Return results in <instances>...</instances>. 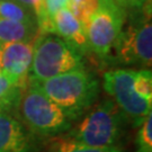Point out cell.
<instances>
[{
	"mask_svg": "<svg viewBox=\"0 0 152 152\" xmlns=\"http://www.w3.org/2000/svg\"><path fill=\"white\" fill-rule=\"evenodd\" d=\"M54 102L71 121L80 117L96 102L99 94L97 79L83 68L69 71L43 81L31 80Z\"/></svg>",
	"mask_w": 152,
	"mask_h": 152,
	"instance_id": "1",
	"label": "cell"
},
{
	"mask_svg": "<svg viewBox=\"0 0 152 152\" xmlns=\"http://www.w3.org/2000/svg\"><path fill=\"white\" fill-rule=\"evenodd\" d=\"M17 105L23 122L38 135H58L70 129L69 116L33 82L24 88Z\"/></svg>",
	"mask_w": 152,
	"mask_h": 152,
	"instance_id": "2",
	"label": "cell"
},
{
	"mask_svg": "<svg viewBox=\"0 0 152 152\" xmlns=\"http://www.w3.org/2000/svg\"><path fill=\"white\" fill-rule=\"evenodd\" d=\"M122 118L125 116L117 105L112 99H107L85 115L66 136L89 147L117 148Z\"/></svg>",
	"mask_w": 152,
	"mask_h": 152,
	"instance_id": "3",
	"label": "cell"
},
{
	"mask_svg": "<svg viewBox=\"0 0 152 152\" xmlns=\"http://www.w3.org/2000/svg\"><path fill=\"white\" fill-rule=\"evenodd\" d=\"M80 68V53L59 36L45 34L35 41L31 80L43 81Z\"/></svg>",
	"mask_w": 152,
	"mask_h": 152,
	"instance_id": "4",
	"label": "cell"
},
{
	"mask_svg": "<svg viewBox=\"0 0 152 152\" xmlns=\"http://www.w3.org/2000/svg\"><path fill=\"white\" fill-rule=\"evenodd\" d=\"M136 71L131 69H116L104 75V89L113 98L126 120L135 126L152 113V102L141 98L133 89Z\"/></svg>",
	"mask_w": 152,
	"mask_h": 152,
	"instance_id": "5",
	"label": "cell"
},
{
	"mask_svg": "<svg viewBox=\"0 0 152 152\" xmlns=\"http://www.w3.org/2000/svg\"><path fill=\"white\" fill-rule=\"evenodd\" d=\"M123 11L113 4H100L85 26L88 48L99 56H106L114 48L122 32Z\"/></svg>",
	"mask_w": 152,
	"mask_h": 152,
	"instance_id": "6",
	"label": "cell"
},
{
	"mask_svg": "<svg viewBox=\"0 0 152 152\" xmlns=\"http://www.w3.org/2000/svg\"><path fill=\"white\" fill-rule=\"evenodd\" d=\"M116 58L125 64L151 68L152 64V25L151 18L132 24L122 31L114 48Z\"/></svg>",
	"mask_w": 152,
	"mask_h": 152,
	"instance_id": "7",
	"label": "cell"
},
{
	"mask_svg": "<svg viewBox=\"0 0 152 152\" xmlns=\"http://www.w3.org/2000/svg\"><path fill=\"white\" fill-rule=\"evenodd\" d=\"M33 53V42L0 44V68L2 73L17 83L27 86L29 82Z\"/></svg>",
	"mask_w": 152,
	"mask_h": 152,
	"instance_id": "8",
	"label": "cell"
},
{
	"mask_svg": "<svg viewBox=\"0 0 152 152\" xmlns=\"http://www.w3.org/2000/svg\"><path fill=\"white\" fill-rule=\"evenodd\" d=\"M53 34L62 38L78 52L88 50V41L85 26L79 22L69 8L62 9L52 17Z\"/></svg>",
	"mask_w": 152,
	"mask_h": 152,
	"instance_id": "9",
	"label": "cell"
},
{
	"mask_svg": "<svg viewBox=\"0 0 152 152\" xmlns=\"http://www.w3.org/2000/svg\"><path fill=\"white\" fill-rule=\"evenodd\" d=\"M0 152H29L26 132L7 112L0 113Z\"/></svg>",
	"mask_w": 152,
	"mask_h": 152,
	"instance_id": "10",
	"label": "cell"
},
{
	"mask_svg": "<svg viewBox=\"0 0 152 152\" xmlns=\"http://www.w3.org/2000/svg\"><path fill=\"white\" fill-rule=\"evenodd\" d=\"M37 24L15 22L0 17V44L32 42L37 34Z\"/></svg>",
	"mask_w": 152,
	"mask_h": 152,
	"instance_id": "11",
	"label": "cell"
},
{
	"mask_svg": "<svg viewBox=\"0 0 152 152\" xmlns=\"http://www.w3.org/2000/svg\"><path fill=\"white\" fill-rule=\"evenodd\" d=\"M16 81L1 72L0 75V108L4 112L18 104L24 88Z\"/></svg>",
	"mask_w": 152,
	"mask_h": 152,
	"instance_id": "12",
	"label": "cell"
},
{
	"mask_svg": "<svg viewBox=\"0 0 152 152\" xmlns=\"http://www.w3.org/2000/svg\"><path fill=\"white\" fill-rule=\"evenodd\" d=\"M0 17L15 22L37 24L34 12L14 0H0Z\"/></svg>",
	"mask_w": 152,
	"mask_h": 152,
	"instance_id": "13",
	"label": "cell"
},
{
	"mask_svg": "<svg viewBox=\"0 0 152 152\" xmlns=\"http://www.w3.org/2000/svg\"><path fill=\"white\" fill-rule=\"evenodd\" d=\"M50 152H122L118 148H95L65 137H58L50 145Z\"/></svg>",
	"mask_w": 152,
	"mask_h": 152,
	"instance_id": "14",
	"label": "cell"
},
{
	"mask_svg": "<svg viewBox=\"0 0 152 152\" xmlns=\"http://www.w3.org/2000/svg\"><path fill=\"white\" fill-rule=\"evenodd\" d=\"M99 6V0H70L69 9L79 22L86 26L89 18L98 10Z\"/></svg>",
	"mask_w": 152,
	"mask_h": 152,
	"instance_id": "15",
	"label": "cell"
},
{
	"mask_svg": "<svg viewBox=\"0 0 152 152\" xmlns=\"http://www.w3.org/2000/svg\"><path fill=\"white\" fill-rule=\"evenodd\" d=\"M133 89L141 98L148 102H152V73L150 70L136 71L134 80H133Z\"/></svg>",
	"mask_w": 152,
	"mask_h": 152,
	"instance_id": "16",
	"label": "cell"
},
{
	"mask_svg": "<svg viewBox=\"0 0 152 152\" xmlns=\"http://www.w3.org/2000/svg\"><path fill=\"white\" fill-rule=\"evenodd\" d=\"M136 152H152V113L140 125L136 135Z\"/></svg>",
	"mask_w": 152,
	"mask_h": 152,
	"instance_id": "17",
	"label": "cell"
},
{
	"mask_svg": "<svg viewBox=\"0 0 152 152\" xmlns=\"http://www.w3.org/2000/svg\"><path fill=\"white\" fill-rule=\"evenodd\" d=\"M70 0H44V9L50 18L62 9L69 8Z\"/></svg>",
	"mask_w": 152,
	"mask_h": 152,
	"instance_id": "18",
	"label": "cell"
},
{
	"mask_svg": "<svg viewBox=\"0 0 152 152\" xmlns=\"http://www.w3.org/2000/svg\"><path fill=\"white\" fill-rule=\"evenodd\" d=\"M116 5L121 7H140L144 0H114Z\"/></svg>",
	"mask_w": 152,
	"mask_h": 152,
	"instance_id": "19",
	"label": "cell"
},
{
	"mask_svg": "<svg viewBox=\"0 0 152 152\" xmlns=\"http://www.w3.org/2000/svg\"><path fill=\"white\" fill-rule=\"evenodd\" d=\"M99 2L100 4H113V2H115L114 0H99ZM116 4V2H115Z\"/></svg>",
	"mask_w": 152,
	"mask_h": 152,
	"instance_id": "20",
	"label": "cell"
},
{
	"mask_svg": "<svg viewBox=\"0 0 152 152\" xmlns=\"http://www.w3.org/2000/svg\"><path fill=\"white\" fill-rule=\"evenodd\" d=\"M2 112H4V110H2V109L0 108V113H2Z\"/></svg>",
	"mask_w": 152,
	"mask_h": 152,
	"instance_id": "21",
	"label": "cell"
},
{
	"mask_svg": "<svg viewBox=\"0 0 152 152\" xmlns=\"http://www.w3.org/2000/svg\"><path fill=\"white\" fill-rule=\"evenodd\" d=\"M1 72H2V71H1V68H0V75H1Z\"/></svg>",
	"mask_w": 152,
	"mask_h": 152,
	"instance_id": "22",
	"label": "cell"
}]
</instances>
